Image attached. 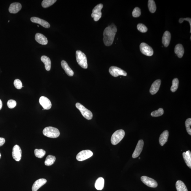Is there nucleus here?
Instances as JSON below:
<instances>
[{"mask_svg":"<svg viewBox=\"0 0 191 191\" xmlns=\"http://www.w3.org/2000/svg\"><path fill=\"white\" fill-rule=\"evenodd\" d=\"M117 31V27L114 24L109 26L104 29L103 40L106 46L109 47L112 44Z\"/></svg>","mask_w":191,"mask_h":191,"instance_id":"f257e3e1","label":"nucleus"},{"mask_svg":"<svg viewBox=\"0 0 191 191\" xmlns=\"http://www.w3.org/2000/svg\"><path fill=\"white\" fill-rule=\"evenodd\" d=\"M76 57L77 62L81 67L84 69L88 67L87 58L84 53L80 50H77L76 52Z\"/></svg>","mask_w":191,"mask_h":191,"instance_id":"f03ea898","label":"nucleus"},{"mask_svg":"<svg viewBox=\"0 0 191 191\" xmlns=\"http://www.w3.org/2000/svg\"><path fill=\"white\" fill-rule=\"evenodd\" d=\"M43 133L45 136L51 138H56L60 135V131L58 128L51 126L45 128L43 130Z\"/></svg>","mask_w":191,"mask_h":191,"instance_id":"7ed1b4c3","label":"nucleus"},{"mask_svg":"<svg viewBox=\"0 0 191 191\" xmlns=\"http://www.w3.org/2000/svg\"><path fill=\"white\" fill-rule=\"evenodd\" d=\"M125 135V132L122 130H119L116 131L112 135L111 142L112 144L117 145L124 138Z\"/></svg>","mask_w":191,"mask_h":191,"instance_id":"20e7f679","label":"nucleus"},{"mask_svg":"<svg viewBox=\"0 0 191 191\" xmlns=\"http://www.w3.org/2000/svg\"><path fill=\"white\" fill-rule=\"evenodd\" d=\"M76 107L79 110L83 116L87 120H91L93 118V114L91 112L86 108L85 106L79 103L76 104Z\"/></svg>","mask_w":191,"mask_h":191,"instance_id":"39448f33","label":"nucleus"},{"mask_svg":"<svg viewBox=\"0 0 191 191\" xmlns=\"http://www.w3.org/2000/svg\"><path fill=\"white\" fill-rule=\"evenodd\" d=\"M103 7V5L102 4H100L97 5L95 7L93 10V12L91 14V17L94 18L93 19L95 21H97L100 19L102 17L101 10Z\"/></svg>","mask_w":191,"mask_h":191,"instance_id":"423d86ee","label":"nucleus"},{"mask_svg":"<svg viewBox=\"0 0 191 191\" xmlns=\"http://www.w3.org/2000/svg\"><path fill=\"white\" fill-rule=\"evenodd\" d=\"M93 152L89 150H82L79 153L76 157L77 160L78 161H83L93 156Z\"/></svg>","mask_w":191,"mask_h":191,"instance_id":"0eeeda50","label":"nucleus"},{"mask_svg":"<svg viewBox=\"0 0 191 191\" xmlns=\"http://www.w3.org/2000/svg\"><path fill=\"white\" fill-rule=\"evenodd\" d=\"M109 72L112 76L117 77L119 76H126L127 73L120 68L115 66H112L109 68Z\"/></svg>","mask_w":191,"mask_h":191,"instance_id":"6e6552de","label":"nucleus"},{"mask_svg":"<svg viewBox=\"0 0 191 191\" xmlns=\"http://www.w3.org/2000/svg\"><path fill=\"white\" fill-rule=\"evenodd\" d=\"M140 49L141 52L145 55L151 56L153 55L154 51L153 49L146 43H142L141 44Z\"/></svg>","mask_w":191,"mask_h":191,"instance_id":"1a4fd4ad","label":"nucleus"},{"mask_svg":"<svg viewBox=\"0 0 191 191\" xmlns=\"http://www.w3.org/2000/svg\"><path fill=\"white\" fill-rule=\"evenodd\" d=\"M141 180L145 184L151 188H156L158 185L157 181L155 180L146 176H142L141 177Z\"/></svg>","mask_w":191,"mask_h":191,"instance_id":"9d476101","label":"nucleus"},{"mask_svg":"<svg viewBox=\"0 0 191 191\" xmlns=\"http://www.w3.org/2000/svg\"><path fill=\"white\" fill-rule=\"evenodd\" d=\"M12 156L15 160L19 161L22 157V150L20 146L15 145L12 149Z\"/></svg>","mask_w":191,"mask_h":191,"instance_id":"9b49d317","label":"nucleus"},{"mask_svg":"<svg viewBox=\"0 0 191 191\" xmlns=\"http://www.w3.org/2000/svg\"><path fill=\"white\" fill-rule=\"evenodd\" d=\"M143 146H144V141L142 139H141L138 142L135 151L132 155L133 158H136L139 157L142 151Z\"/></svg>","mask_w":191,"mask_h":191,"instance_id":"f8f14e48","label":"nucleus"},{"mask_svg":"<svg viewBox=\"0 0 191 191\" xmlns=\"http://www.w3.org/2000/svg\"><path fill=\"white\" fill-rule=\"evenodd\" d=\"M39 102L40 105L43 106L44 109H50L52 106V104L50 101L47 97L45 96L40 97Z\"/></svg>","mask_w":191,"mask_h":191,"instance_id":"ddd939ff","label":"nucleus"},{"mask_svg":"<svg viewBox=\"0 0 191 191\" xmlns=\"http://www.w3.org/2000/svg\"><path fill=\"white\" fill-rule=\"evenodd\" d=\"M31 20L32 23H38L45 28H49L50 27V25L49 23L39 18L36 17H32L31 18Z\"/></svg>","mask_w":191,"mask_h":191,"instance_id":"4468645a","label":"nucleus"},{"mask_svg":"<svg viewBox=\"0 0 191 191\" xmlns=\"http://www.w3.org/2000/svg\"><path fill=\"white\" fill-rule=\"evenodd\" d=\"M161 84V80L157 79L152 84L150 89V92L152 95L156 94L159 91Z\"/></svg>","mask_w":191,"mask_h":191,"instance_id":"2eb2a0df","label":"nucleus"},{"mask_svg":"<svg viewBox=\"0 0 191 191\" xmlns=\"http://www.w3.org/2000/svg\"><path fill=\"white\" fill-rule=\"evenodd\" d=\"M22 8V5L19 3H13L10 5L9 9V12L10 13L16 14L21 10Z\"/></svg>","mask_w":191,"mask_h":191,"instance_id":"dca6fc26","label":"nucleus"},{"mask_svg":"<svg viewBox=\"0 0 191 191\" xmlns=\"http://www.w3.org/2000/svg\"><path fill=\"white\" fill-rule=\"evenodd\" d=\"M47 180L42 179L37 180L34 183L32 187V191H37L39 189L47 183Z\"/></svg>","mask_w":191,"mask_h":191,"instance_id":"f3484780","label":"nucleus"},{"mask_svg":"<svg viewBox=\"0 0 191 191\" xmlns=\"http://www.w3.org/2000/svg\"><path fill=\"white\" fill-rule=\"evenodd\" d=\"M171 39V34L168 31H166L164 32L162 38V43L165 47H168L169 45Z\"/></svg>","mask_w":191,"mask_h":191,"instance_id":"a211bd4d","label":"nucleus"},{"mask_svg":"<svg viewBox=\"0 0 191 191\" xmlns=\"http://www.w3.org/2000/svg\"><path fill=\"white\" fill-rule=\"evenodd\" d=\"M35 40L39 43L43 45H47L48 43L47 38L43 34L37 33L35 35Z\"/></svg>","mask_w":191,"mask_h":191,"instance_id":"6ab92c4d","label":"nucleus"},{"mask_svg":"<svg viewBox=\"0 0 191 191\" xmlns=\"http://www.w3.org/2000/svg\"><path fill=\"white\" fill-rule=\"evenodd\" d=\"M62 67L65 71L66 74L70 77H72L74 75V72L73 71L70 67L67 62L63 60L61 62Z\"/></svg>","mask_w":191,"mask_h":191,"instance_id":"aec40b11","label":"nucleus"},{"mask_svg":"<svg viewBox=\"0 0 191 191\" xmlns=\"http://www.w3.org/2000/svg\"><path fill=\"white\" fill-rule=\"evenodd\" d=\"M174 52L179 58H182L184 53V50L183 46L181 44H178L174 48Z\"/></svg>","mask_w":191,"mask_h":191,"instance_id":"412c9836","label":"nucleus"},{"mask_svg":"<svg viewBox=\"0 0 191 191\" xmlns=\"http://www.w3.org/2000/svg\"><path fill=\"white\" fill-rule=\"evenodd\" d=\"M169 136V132L168 130H165L161 134L159 137V143L161 146H163L168 141Z\"/></svg>","mask_w":191,"mask_h":191,"instance_id":"4be33fe9","label":"nucleus"},{"mask_svg":"<svg viewBox=\"0 0 191 191\" xmlns=\"http://www.w3.org/2000/svg\"><path fill=\"white\" fill-rule=\"evenodd\" d=\"M184 159L187 165L190 168H191V153L190 150L183 153Z\"/></svg>","mask_w":191,"mask_h":191,"instance_id":"5701e85b","label":"nucleus"},{"mask_svg":"<svg viewBox=\"0 0 191 191\" xmlns=\"http://www.w3.org/2000/svg\"><path fill=\"white\" fill-rule=\"evenodd\" d=\"M41 60L44 64L46 70L47 71H50L51 68V61L49 57L45 56L41 57Z\"/></svg>","mask_w":191,"mask_h":191,"instance_id":"b1692460","label":"nucleus"},{"mask_svg":"<svg viewBox=\"0 0 191 191\" xmlns=\"http://www.w3.org/2000/svg\"><path fill=\"white\" fill-rule=\"evenodd\" d=\"M104 185V178L100 177L97 179L95 183V187L97 190H102L103 189Z\"/></svg>","mask_w":191,"mask_h":191,"instance_id":"393cba45","label":"nucleus"},{"mask_svg":"<svg viewBox=\"0 0 191 191\" xmlns=\"http://www.w3.org/2000/svg\"><path fill=\"white\" fill-rule=\"evenodd\" d=\"M176 186L177 191H188L186 185L182 181L180 180L177 181Z\"/></svg>","mask_w":191,"mask_h":191,"instance_id":"a878e982","label":"nucleus"},{"mask_svg":"<svg viewBox=\"0 0 191 191\" xmlns=\"http://www.w3.org/2000/svg\"><path fill=\"white\" fill-rule=\"evenodd\" d=\"M56 157L51 155H48L45 161L46 166H50L54 164L56 160Z\"/></svg>","mask_w":191,"mask_h":191,"instance_id":"bb28decb","label":"nucleus"},{"mask_svg":"<svg viewBox=\"0 0 191 191\" xmlns=\"http://www.w3.org/2000/svg\"><path fill=\"white\" fill-rule=\"evenodd\" d=\"M148 7L150 12L152 13L155 12L157 10V7H156L155 2L153 0L148 1Z\"/></svg>","mask_w":191,"mask_h":191,"instance_id":"cd10ccee","label":"nucleus"},{"mask_svg":"<svg viewBox=\"0 0 191 191\" xmlns=\"http://www.w3.org/2000/svg\"><path fill=\"white\" fill-rule=\"evenodd\" d=\"M179 80L177 78H174L172 81V86L171 88V90L172 92H175L177 91L179 85Z\"/></svg>","mask_w":191,"mask_h":191,"instance_id":"c85d7f7f","label":"nucleus"},{"mask_svg":"<svg viewBox=\"0 0 191 191\" xmlns=\"http://www.w3.org/2000/svg\"><path fill=\"white\" fill-rule=\"evenodd\" d=\"M56 1V0H44L42 3V5L43 8H47L54 4Z\"/></svg>","mask_w":191,"mask_h":191,"instance_id":"c756f323","label":"nucleus"},{"mask_svg":"<svg viewBox=\"0 0 191 191\" xmlns=\"http://www.w3.org/2000/svg\"><path fill=\"white\" fill-rule=\"evenodd\" d=\"M46 152L42 149H36L34 150V154L36 157L39 158H42L45 155Z\"/></svg>","mask_w":191,"mask_h":191,"instance_id":"7c9ffc66","label":"nucleus"},{"mask_svg":"<svg viewBox=\"0 0 191 191\" xmlns=\"http://www.w3.org/2000/svg\"><path fill=\"white\" fill-rule=\"evenodd\" d=\"M163 113H164L163 109L162 108H160L157 111L152 112L151 113V115L153 117H158L162 115Z\"/></svg>","mask_w":191,"mask_h":191,"instance_id":"2f4dec72","label":"nucleus"},{"mask_svg":"<svg viewBox=\"0 0 191 191\" xmlns=\"http://www.w3.org/2000/svg\"><path fill=\"white\" fill-rule=\"evenodd\" d=\"M138 30L142 33H146L148 31V28L142 23H139L137 26Z\"/></svg>","mask_w":191,"mask_h":191,"instance_id":"473e14b6","label":"nucleus"},{"mask_svg":"<svg viewBox=\"0 0 191 191\" xmlns=\"http://www.w3.org/2000/svg\"><path fill=\"white\" fill-rule=\"evenodd\" d=\"M185 126H186L187 131L188 132V133L189 135H191V119L188 118L187 119L186 121H185Z\"/></svg>","mask_w":191,"mask_h":191,"instance_id":"72a5a7b5","label":"nucleus"},{"mask_svg":"<svg viewBox=\"0 0 191 191\" xmlns=\"http://www.w3.org/2000/svg\"><path fill=\"white\" fill-rule=\"evenodd\" d=\"M141 14V9L138 7H136L134 9L132 15L134 17H139Z\"/></svg>","mask_w":191,"mask_h":191,"instance_id":"f704fd0d","label":"nucleus"},{"mask_svg":"<svg viewBox=\"0 0 191 191\" xmlns=\"http://www.w3.org/2000/svg\"><path fill=\"white\" fill-rule=\"evenodd\" d=\"M14 84L15 87L17 89H21L23 86L21 81L19 79H16L15 80Z\"/></svg>","mask_w":191,"mask_h":191,"instance_id":"c9c22d12","label":"nucleus"},{"mask_svg":"<svg viewBox=\"0 0 191 191\" xmlns=\"http://www.w3.org/2000/svg\"><path fill=\"white\" fill-rule=\"evenodd\" d=\"M7 106L10 109H12L16 106V102L15 101L13 100H9L7 102Z\"/></svg>","mask_w":191,"mask_h":191,"instance_id":"e433bc0d","label":"nucleus"},{"mask_svg":"<svg viewBox=\"0 0 191 191\" xmlns=\"http://www.w3.org/2000/svg\"><path fill=\"white\" fill-rule=\"evenodd\" d=\"M184 20H186L187 21H188L190 23V33L191 32V19L190 18L187 17L186 18H180L179 20V23H183V22Z\"/></svg>","mask_w":191,"mask_h":191,"instance_id":"4c0bfd02","label":"nucleus"},{"mask_svg":"<svg viewBox=\"0 0 191 191\" xmlns=\"http://www.w3.org/2000/svg\"><path fill=\"white\" fill-rule=\"evenodd\" d=\"M5 142V139L3 138L0 137V147L2 146Z\"/></svg>","mask_w":191,"mask_h":191,"instance_id":"58836bf2","label":"nucleus"},{"mask_svg":"<svg viewBox=\"0 0 191 191\" xmlns=\"http://www.w3.org/2000/svg\"><path fill=\"white\" fill-rule=\"evenodd\" d=\"M2 102L1 100L0 99V110H1V109L2 108Z\"/></svg>","mask_w":191,"mask_h":191,"instance_id":"ea45409f","label":"nucleus"},{"mask_svg":"<svg viewBox=\"0 0 191 191\" xmlns=\"http://www.w3.org/2000/svg\"><path fill=\"white\" fill-rule=\"evenodd\" d=\"M1 153H0V159L1 158Z\"/></svg>","mask_w":191,"mask_h":191,"instance_id":"a19ab883","label":"nucleus"},{"mask_svg":"<svg viewBox=\"0 0 191 191\" xmlns=\"http://www.w3.org/2000/svg\"><path fill=\"white\" fill-rule=\"evenodd\" d=\"M9 21H9H9H8V23H9Z\"/></svg>","mask_w":191,"mask_h":191,"instance_id":"79ce46f5","label":"nucleus"},{"mask_svg":"<svg viewBox=\"0 0 191 191\" xmlns=\"http://www.w3.org/2000/svg\"><path fill=\"white\" fill-rule=\"evenodd\" d=\"M140 158H140V157H139V159H140Z\"/></svg>","mask_w":191,"mask_h":191,"instance_id":"37998d69","label":"nucleus"}]
</instances>
